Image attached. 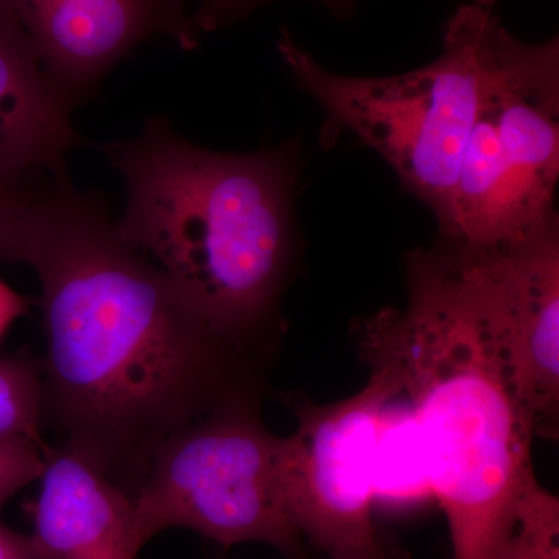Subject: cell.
Returning <instances> with one entry per match:
<instances>
[{
  "mask_svg": "<svg viewBox=\"0 0 559 559\" xmlns=\"http://www.w3.org/2000/svg\"><path fill=\"white\" fill-rule=\"evenodd\" d=\"M25 264L40 285L47 423L131 496L165 441L259 390L255 353L191 310L68 173L44 191Z\"/></svg>",
  "mask_w": 559,
  "mask_h": 559,
  "instance_id": "cell-1",
  "label": "cell"
},
{
  "mask_svg": "<svg viewBox=\"0 0 559 559\" xmlns=\"http://www.w3.org/2000/svg\"><path fill=\"white\" fill-rule=\"evenodd\" d=\"M404 266L406 307L358 323L359 352L417 414L454 559H498L535 476V432L511 388L487 261L440 238Z\"/></svg>",
  "mask_w": 559,
  "mask_h": 559,
  "instance_id": "cell-2",
  "label": "cell"
},
{
  "mask_svg": "<svg viewBox=\"0 0 559 559\" xmlns=\"http://www.w3.org/2000/svg\"><path fill=\"white\" fill-rule=\"evenodd\" d=\"M127 186L117 235L238 347H266L296 260V140L248 154L193 145L164 116L102 145Z\"/></svg>",
  "mask_w": 559,
  "mask_h": 559,
  "instance_id": "cell-3",
  "label": "cell"
},
{
  "mask_svg": "<svg viewBox=\"0 0 559 559\" xmlns=\"http://www.w3.org/2000/svg\"><path fill=\"white\" fill-rule=\"evenodd\" d=\"M499 17L474 3L448 21L441 53L425 68L381 76L323 68L283 28L280 58L318 102L329 131H345L388 162L439 224L447 216L484 81L489 32Z\"/></svg>",
  "mask_w": 559,
  "mask_h": 559,
  "instance_id": "cell-4",
  "label": "cell"
},
{
  "mask_svg": "<svg viewBox=\"0 0 559 559\" xmlns=\"http://www.w3.org/2000/svg\"><path fill=\"white\" fill-rule=\"evenodd\" d=\"M558 178L559 40L525 43L498 20L440 238L491 249L535 234L558 218Z\"/></svg>",
  "mask_w": 559,
  "mask_h": 559,
  "instance_id": "cell-5",
  "label": "cell"
},
{
  "mask_svg": "<svg viewBox=\"0 0 559 559\" xmlns=\"http://www.w3.org/2000/svg\"><path fill=\"white\" fill-rule=\"evenodd\" d=\"M285 437L264 425L259 390L224 401L154 454L135 489L140 549L170 528H189L224 547L263 543L307 559L283 476Z\"/></svg>",
  "mask_w": 559,
  "mask_h": 559,
  "instance_id": "cell-6",
  "label": "cell"
},
{
  "mask_svg": "<svg viewBox=\"0 0 559 559\" xmlns=\"http://www.w3.org/2000/svg\"><path fill=\"white\" fill-rule=\"evenodd\" d=\"M366 388L329 406L300 404L283 476L301 538L330 558L382 554L373 525V451L382 404L396 390L370 369Z\"/></svg>",
  "mask_w": 559,
  "mask_h": 559,
  "instance_id": "cell-7",
  "label": "cell"
},
{
  "mask_svg": "<svg viewBox=\"0 0 559 559\" xmlns=\"http://www.w3.org/2000/svg\"><path fill=\"white\" fill-rule=\"evenodd\" d=\"M32 40L50 83L70 108L135 47L167 36L197 49L190 0H2Z\"/></svg>",
  "mask_w": 559,
  "mask_h": 559,
  "instance_id": "cell-8",
  "label": "cell"
},
{
  "mask_svg": "<svg viewBox=\"0 0 559 559\" xmlns=\"http://www.w3.org/2000/svg\"><path fill=\"white\" fill-rule=\"evenodd\" d=\"M487 261L507 371L535 437L559 426L558 218L520 241L477 249Z\"/></svg>",
  "mask_w": 559,
  "mask_h": 559,
  "instance_id": "cell-9",
  "label": "cell"
},
{
  "mask_svg": "<svg viewBox=\"0 0 559 559\" xmlns=\"http://www.w3.org/2000/svg\"><path fill=\"white\" fill-rule=\"evenodd\" d=\"M28 536L38 559H138L134 499L90 460L50 448Z\"/></svg>",
  "mask_w": 559,
  "mask_h": 559,
  "instance_id": "cell-10",
  "label": "cell"
},
{
  "mask_svg": "<svg viewBox=\"0 0 559 559\" xmlns=\"http://www.w3.org/2000/svg\"><path fill=\"white\" fill-rule=\"evenodd\" d=\"M70 112L27 33L0 0V182L66 173V154L79 142Z\"/></svg>",
  "mask_w": 559,
  "mask_h": 559,
  "instance_id": "cell-11",
  "label": "cell"
},
{
  "mask_svg": "<svg viewBox=\"0 0 559 559\" xmlns=\"http://www.w3.org/2000/svg\"><path fill=\"white\" fill-rule=\"evenodd\" d=\"M374 506L412 509L433 500L428 452L409 400L399 389L382 404L373 451Z\"/></svg>",
  "mask_w": 559,
  "mask_h": 559,
  "instance_id": "cell-12",
  "label": "cell"
},
{
  "mask_svg": "<svg viewBox=\"0 0 559 559\" xmlns=\"http://www.w3.org/2000/svg\"><path fill=\"white\" fill-rule=\"evenodd\" d=\"M44 423L46 392L38 362L25 355L0 358V439H27L49 450Z\"/></svg>",
  "mask_w": 559,
  "mask_h": 559,
  "instance_id": "cell-13",
  "label": "cell"
},
{
  "mask_svg": "<svg viewBox=\"0 0 559 559\" xmlns=\"http://www.w3.org/2000/svg\"><path fill=\"white\" fill-rule=\"evenodd\" d=\"M498 559H559V500L530 477Z\"/></svg>",
  "mask_w": 559,
  "mask_h": 559,
  "instance_id": "cell-14",
  "label": "cell"
},
{
  "mask_svg": "<svg viewBox=\"0 0 559 559\" xmlns=\"http://www.w3.org/2000/svg\"><path fill=\"white\" fill-rule=\"evenodd\" d=\"M44 189L25 182H0V261L25 263Z\"/></svg>",
  "mask_w": 559,
  "mask_h": 559,
  "instance_id": "cell-15",
  "label": "cell"
},
{
  "mask_svg": "<svg viewBox=\"0 0 559 559\" xmlns=\"http://www.w3.org/2000/svg\"><path fill=\"white\" fill-rule=\"evenodd\" d=\"M49 451L27 439H0V510L17 491L39 480Z\"/></svg>",
  "mask_w": 559,
  "mask_h": 559,
  "instance_id": "cell-16",
  "label": "cell"
},
{
  "mask_svg": "<svg viewBox=\"0 0 559 559\" xmlns=\"http://www.w3.org/2000/svg\"><path fill=\"white\" fill-rule=\"evenodd\" d=\"M274 0H205L191 13L194 27L200 33L219 31L229 27L255 13L261 7ZM337 16H347L355 9L356 0H316Z\"/></svg>",
  "mask_w": 559,
  "mask_h": 559,
  "instance_id": "cell-17",
  "label": "cell"
},
{
  "mask_svg": "<svg viewBox=\"0 0 559 559\" xmlns=\"http://www.w3.org/2000/svg\"><path fill=\"white\" fill-rule=\"evenodd\" d=\"M28 308H31V301L27 300V297L21 296L9 285L0 282V337L9 330L14 320L27 314Z\"/></svg>",
  "mask_w": 559,
  "mask_h": 559,
  "instance_id": "cell-18",
  "label": "cell"
},
{
  "mask_svg": "<svg viewBox=\"0 0 559 559\" xmlns=\"http://www.w3.org/2000/svg\"><path fill=\"white\" fill-rule=\"evenodd\" d=\"M0 559H38L28 536L20 535L0 524Z\"/></svg>",
  "mask_w": 559,
  "mask_h": 559,
  "instance_id": "cell-19",
  "label": "cell"
},
{
  "mask_svg": "<svg viewBox=\"0 0 559 559\" xmlns=\"http://www.w3.org/2000/svg\"><path fill=\"white\" fill-rule=\"evenodd\" d=\"M330 559H389L388 555L382 551V554L377 555H358V557H337V558H330Z\"/></svg>",
  "mask_w": 559,
  "mask_h": 559,
  "instance_id": "cell-20",
  "label": "cell"
},
{
  "mask_svg": "<svg viewBox=\"0 0 559 559\" xmlns=\"http://www.w3.org/2000/svg\"><path fill=\"white\" fill-rule=\"evenodd\" d=\"M499 0H471L474 5L481 7V9L492 10V7L498 3Z\"/></svg>",
  "mask_w": 559,
  "mask_h": 559,
  "instance_id": "cell-21",
  "label": "cell"
},
{
  "mask_svg": "<svg viewBox=\"0 0 559 559\" xmlns=\"http://www.w3.org/2000/svg\"><path fill=\"white\" fill-rule=\"evenodd\" d=\"M200 2H205V0H200Z\"/></svg>",
  "mask_w": 559,
  "mask_h": 559,
  "instance_id": "cell-22",
  "label": "cell"
}]
</instances>
